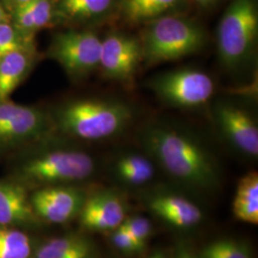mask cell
<instances>
[{
	"mask_svg": "<svg viewBox=\"0 0 258 258\" xmlns=\"http://www.w3.org/2000/svg\"><path fill=\"white\" fill-rule=\"evenodd\" d=\"M184 0H119V11L130 25L146 24L160 17L177 14Z\"/></svg>",
	"mask_w": 258,
	"mask_h": 258,
	"instance_id": "obj_17",
	"label": "cell"
},
{
	"mask_svg": "<svg viewBox=\"0 0 258 258\" xmlns=\"http://www.w3.org/2000/svg\"><path fill=\"white\" fill-rule=\"evenodd\" d=\"M217 53L222 65L237 70L250 58L257 42L255 0H232L217 27Z\"/></svg>",
	"mask_w": 258,
	"mask_h": 258,
	"instance_id": "obj_4",
	"label": "cell"
},
{
	"mask_svg": "<svg viewBox=\"0 0 258 258\" xmlns=\"http://www.w3.org/2000/svg\"><path fill=\"white\" fill-rule=\"evenodd\" d=\"M149 209L158 217L177 228H191L203 219V212L195 204L176 194L154 195L149 200Z\"/></svg>",
	"mask_w": 258,
	"mask_h": 258,
	"instance_id": "obj_13",
	"label": "cell"
},
{
	"mask_svg": "<svg viewBox=\"0 0 258 258\" xmlns=\"http://www.w3.org/2000/svg\"><path fill=\"white\" fill-rule=\"evenodd\" d=\"M213 117L223 136L245 155H258V126L253 115L237 103L220 101L214 104Z\"/></svg>",
	"mask_w": 258,
	"mask_h": 258,
	"instance_id": "obj_10",
	"label": "cell"
},
{
	"mask_svg": "<svg viewBox=\"0 0 258 258\" xmlns=\"http://www.w3.org/2000/svg\"><path fill=\"white\" fill-rule=\"evenodd\" d=\"M54 126L73 138L100 141L119 135L134 119V109L116 99L87 98L62 104L52 118Z\"/></svg>",
	"mask_w": 258,
	"mask_h": 258,
	"instance_id": "obj_2",
	"label": "cell"
},
{
	"mask_svg": "<svg viewBox=\"0 0 258 258\" xmlns=\"http://www.w3.org/2000/svg\"><path fill=\"white\" fill-rule=\"evenodd\" d=\"M116 178L128 185L148 184L155 175L153 162L148 156L129 152L118 157L113 165Z\"/></svg>",
	"mask_w": 258,
	"mask_h": 258,
	"instance_id": "obj_19",
	"label": "cell"
},
{
	"mask_svg": "<svg viewBox=\"0 0 258 258\" xmlns=\"http://www.w3.org/2000/svg\"><path fill=\"white\" fill-rule=\"evenodd\" d=\"M30 47H35L33 37L23 35L8 21L0 23V58Z\"/></svg>",
	"mask_w": 258,
	"mask_h": 258,
	"instance_id": "obj_24",
	"label": "cell"
},
{
	"mask_svg": "<svg viewBox=\"0 0 258 258\" xmlns=\"http://www.w3.org/2000/svg\"><path fill=\"white\" fill-rule=\"evenodd\" d=\"M102 38L90 30H67L55 34L48 56L73 79H82L99 69Z\"/></svg>",
	"mask_w": 258,
	"mask_h": 258,
	"instance_id": "obj_7",
	"label": "cell"
},
{
	"mask_svg": "<svg viewBox=\"0 0 258 258\" xmlns=\"http://www.w3.org/2000/svg\"><path fill=\"white\" fill-rule=\"evenodd\" d=\"M125 205L119 194L111 189L85 197L79 214L81 224L91 231H114L125 219Z\"/></svg>",
	"mask_w": 258,
	"mask_h": 258,
	"instance_id": "obj_12",
	"label": "cell"
},
{
	"mask_svg": "<svg viewBox=\"0 0 258 258\" xmlns=\"http://www.w3.org/2000/svg\"><path fill=\"white\" fill-rule=\"evenodd\" d=\"M54 19L53 0H31L16 6L14 26L27 37L47 27Z\"/></svg>",
	"mask_w": 258,
	"mask_h": 258,
	"instance_id": "obj_18",
	"label": "cell"
},
{
	"mask_svg": "<svg viewBox=\"0 0 258 258\" xmlns=\"http://www.w3.org/2000/svg\"><path fill=\"white\" fill-rule=\"evenodd\" d=\"M148 258H166V256L165 252L156 251V252H153L151 255H149Z\"/></svg>",
	"mask_w": 258,
	"mask_h": 258,
	"instance_id": "obj_30",
	"label": "cell"
},
{
	"mask_svg": "<svg viewBox=\"0 0 258 258\" xmlns=\"http://www.w3.org/2000/svg\"><path fill=\"white\" fill-rule=\"evenodd\" d=\"M111 241L117 249L127 254L140 252L144 249L121 225L113 231Z\"/></svg>",
	"mask_w": 258,
	"mask_h": 258,
	"instance_id": "obj_26",
	"label": "cell"
},
{
	"mask_svg": "<svg viewBox=\"0 0 258 258\" xmlns=\"http://www.w3.org/2000/svg\"><path fill=\"white\" fill-rule=\"evenodd\" d=\"M36 59L35 47L18 50L0 58V102L9 99L31 72Z\"/></svg>",
	"mask_w": 258,
	"mask_h": 258,
	"instance_id": "obj_15",
	"label": "cell"
},
{
	"mask_svg": "<svg viewBox=\"0 0 258 258\" xmlns=\"http://www.w3.org/2000/svg\"><path fill=\"white\" fill-rule=\"evenodd\" d=\"M232 212L240 220L251 225L258 224V174L250 171L238 182L232 202Z\"/></svg>",
	"mask_w": 258,
	"mask_h": 258,
	"instance_id": "obj_21",
	"label": "cell"
},
{
	"mask_svg": "<svg viewBox=\"0 0 258 258\" xmlns=\"http://www.w3.org/2000/svg\"><path fill=\"white\" fill-rule=\"evenodd\" d=\"M37 215L22 184L0 182V225L19 226L32 223Z\"/></svg>",
	"mask_w": 258,
	"mask_h": 258,
	"instance_id": "obj_14",
	"label": "cell"
},
{
	"mask_svg": "<svg viewBox=\"0 0 258 258\" xmlns=\"http://www.w3.org/2000/svg\"><path fill=\"white\" fill-rule=\"evenodd\" d=\"M54 126L52 117L33 106L0 102V144H17L48 134Z\"/></svg>",
	"mask_w": 258,
	"mask_h": 258,
	"instance_id": "obj_9",
	"label": "cell"
},
{
	"mask_svg": "<svg viewBox=\"0 0 258 258\" xmlns=\"http://www.w3.org/2000/svg\"><path fill=\"white\" fill-rule=\"evenodd\" d=\"M175 258H199L197 255H194L192 252H190L188 249H180L177 253Z\"/></svg>",
	"mask_w": 258,
	"mask_h": 258,
	"instance_id": "obj_28",
	"label": "cell"
},
{
	"mask_svg": "<svg viewBox=\"0 0 258 258\" xmlns=\"http://www.w3.org/2000/svg\"><path fill=\"white\" fill-rule=\"evenodd\" d=\"M6 21H8V16L5 12V9L3 8V5H2L1 1H0V23L6 22Z\"/></svg>",
	"mask_w": 258,
	"mask_h": 258,
	"instance_id": "obj_29",
	"label": "cell"
},
{
	"mask_svg": "<svg viewBox=\"0 0 258 258\" xmlns=\"http://www.w3.org/2000/svg\"><path fill=\"white\" fill-rule=\"evenodd\" d=\"M85 197L75 186L56 184L42 186L34 192L30 200L37 217L50 223L62 224L80 214Z\"/></svg>",
	"mask_w": 258,
	"mask_h": 258,
	"instance_id": "obj_11",
	"label": "cell"
},
{
	"mask_svg": "<svg viewBox=\"0 0 258 258\" xmlns=\"http://www.w3.org/2000/svg\"><path fill=\"white\" fill-rule=\"evenodd\" d=\"M199 258H252L249 245L242 240L222 238L206 245Z\"/></svg>",
	"mask_w": 258,
	"mask_h": 258,
	"instance_id": "obj_23",
	"label": "cell"
},
{
	"mask_svg": "<svg viewBox=\"0 0 258 258\" xmlns=\"http://www.w3.org/2000/svg\"><path fill=\"white\" fill-rule=\"evenodd\" d=\"M96 162L90 154L75 148H55L31 158L21 167V176L42 186L86 180L94 174Z\"/></svg>",
	"mask_w": 258,
	"mask_h": 258,
	"instance_id": "obj_5",
	"label": "cell"
},
{
	"mask_svg": "<svg viewBox=\"0 0 258 258\" xmlns=\"http://www.w3.org/2000/svg\"><path fill=\"white\" fill-rule=\"evenodd\" d=\"M141 142L171 177L199 189H213L219 184V170L211 153L192 137L165 123H148L142 129Z\"/></svg>",
	"mask_w": 258,
	"mask_h": 258,
	"instance_id": "obj_1",
	"label": "cell"
},
{
	"mask_svg": "<svg viewBox=\"0 0 258 258\" xmlns=\"http://www.w3.org/2000/svg\"><path fill=\"white\" fill-rule=\"evenodd\" d=\"M32 244L27 234L0 225V258H30Z\"/></svg>",
	"mask_w": 258,
	"mask_h": 258,
	"instance_id": "obj_22",
	"label": "cell"
},
{
	"mask_svg": "<svg viewBox=\"0 0 258 258\" xmlns=\"http://www.w3.org/2000/svg\"><path fill=\"white\" fill-rule=\"evenodd\" d=\"M148 88L169 106L196 108L212 100L215 83L206 72L195 68H177L156 75Z\"/></svg>",
	"mask_w": 258,
	"mask_h": 258,
	"instance_id": "obj_6",
	"label": "cell"
},
{
	"mask_svg": "<svg viewBox=\"0 0 258 258\" xmlns=\"http://www.w3.org/2000/svg\"><path fill=\"white\" fill-rule=\"evenodd\" d=\"M119 0H53L54 19L86 23L109 16Z\"/></svg>",
	"mask_w": 258,
	"mask_h": 258,
	"instance_id": "obj_16",
	"label": "cell"
},
{
	"mask_svg": "<svg viewBox=\"0 0 258 258\" xmlns=\"http://www.w3.org/2000/svg\"><path fill=\"white\" fill-rule=\"evenodd\" d=\"M191 1L202 8H209L212 5H214L215 3H217L219 0H191Z\"/></svg>",
	"mask_w": 258,
	"mask_h": 258,
	"instance_id": "obj_27",
	"label": "cell"
},
{
	"mask_svg": "<svg viewBox=\"0 0 258 258\" xmlns=\"http://www.w3.org/2000/svg\"><path fill=\"white\" fill-rule=\"evenodd\" d=\"M121 226L128 231L143 248H145L152 232V225L148 218L144 216L128 217L124 219Z\"/></svg>",
	"mask_w": 258,
	"mask_h": 258,
	"instance_id": "obj_25",
	"label": "cell"
},
{
	"mask_svg": "<svg viewBox=\"0 0 258 258\" xmlns=\"http://www.w3.org/2000/svg\"><path fill=\"white\" fill-rule=\"evenodd\" d=\"M143 62L138 37L124 32H111L102 38L99 69L108 80L130 86Z\"/></svg>",
	"mask_w": 258,
	"mask_h": 258,
	"instance_id": "obj_8",
	"label": "cell"
},
{
	"mask_svg": "<svg viewBox=\"0 0 258 258\" xmlns=\"http://www.w3.org/2000/svg\"><path fill=\"white\" fill-rule=\"evenodd\" d=\"M145 25L140 41L146 64L179 60L199 52L207 43L205 29L179 14L160 17Z\"/></svg>",
	"mask_w": 258,
	"mask_h": 258,
	"instance_id": "obj_3",
	"label": "cell"
},
{
	"mask_svg": "<svg viewBox=\"0 0 258 258\" xmlns=\"http://www.w3.org/2000/svg\"><path fill=\"white\" fill-rule=\"evenodd\" d=\"M90 240L80 235H65L47 240L36 250L34 258H93Z\"/></svg>",
	"mask_w": 258,
	"mask_h": 258,
	"instance_id": "obj_20",
	"label": "cell"
},
{
	"mask_svg": "<svg viewBox=\"0 0 258 258\" xmlns=\"http://www.w3.org/2000/svg\"><path fill=\"white\" fill-rule=\"evenodd\" d=\"M13 1H15V2L17 3V5H18V4H20V3H24V2L31 1V0H13Z\"/></svg>",
	"mask_w": 258,
	"mask_h": 258,
	"instance_id": "obj_31",
	"label": "cell"
}]
</instances>
